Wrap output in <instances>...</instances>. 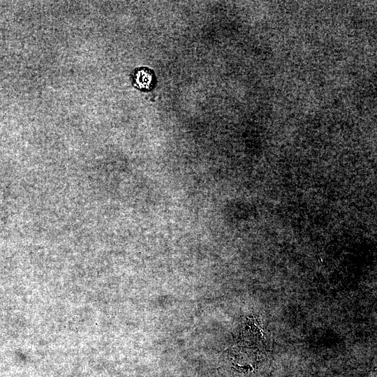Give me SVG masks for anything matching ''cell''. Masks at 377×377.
Here are the masks:
<instances>
[{
    "label": "cell",
    "instance_id": "1",
    "mask_svg": "<svg viewBox=\"0 0 377 377\" xmlns=\"http://www.w3.org/2000/svg\"><path fill=\"white\" fill-rule=\"evenodd\" d=\"M153 75L150 69L140 68L135 69L132 76L133 83L140 90H149L153 84Z\"/></svg>",
    "mask_w": 377,
    "mask_h": 377
}]
</instances>
